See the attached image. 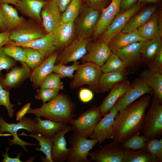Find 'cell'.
Here are the masks:
<instances>
[{"label":"cell","instance_id":"cell-12","mask_svg":"<svg viewBox=\"0 0 162 162\" xmlns=\"http://www.w3.org/2000/svg\"><path fill=\"white\" fill-rule=\"evenodd\" d=\"M91 40V38H76L58 54L56 62L65 65L81 59L86 53V46Z\"/></svg>","mask_w":162,"mask_h":162},{"label":"cell","instance_id":"cell-49","mask_svg":"<svg viewBox=\"0 0 162 162\" xmlns=\"http://www.w3.org/2000/svg\"><path fill=\"white\" fill-rule=\"evenodd\" d=\"M108 0H86V3L90 7L100 12L105 8Z\"/></svg>","mask_w":162,"mask_h":162},{"label":"cell","instance_id":"cell-26","mask_svg":"<svg viewBox=\"0 0 162 162\" xmlns=\"http://www.w3.org/2000/svg\"><path fill=\"white\" fill-rule=\"evenodd\" d=\"M146 40L139 35L137 29L128 32H122L116 35L107 44L112 53L135 42Z\"/></svg>","mask_w":162,"mask_h":162},{"label":"cell","instance_id":"cell-17","mask_svg":"<svg viewBox=\"0 0 162 162\" xmlns=\"http://www.w3.org/2000/svg\"><path fill=\"white\" fill-rule=\"evenodd\" d=\"M62 13L54 0H48L40 12L42 25L47 33H52L61 23Z\"/></svg>","mask_w":162,"mask_h":162},{"label":"cell","instance_id":"cell-6","mask_svg":"<svg viewBox=\"0 0 162 162\" xmlns=\"http://www.w3.org/2000/svg\"><path fill=\"white\" fill-rule=\"evenodd\" d=\"M145 114L142 131L147 140L162 135V104L154 97Z\"/></svg>","mask_w":162,"mask_h":162},{"label":"cell","instance_id":"cell-21","mask_svg":"<svg viewBox=\"0 0 162 162\" xmlns=\"http://www.w3.org/2000/svg\"><path fill=\"white\" fill-rule=\"evenodd\" d=\"M131 87V83L127 79L119 82L113 86L109 94L98 107L102 116L109 113L117 100Z\"/></svg>","mask_w":162,"mask_h":162},{"label":"cell","instance_id":"cell-18","mask_svg":"<svg viewBox=\"0 0 162 162\" xmlns=\"http://www.w3.org/2000/svg\"><path fill=\"white\" fill-rule=\"evenodd\" d=\"M6 44L35 49L40 52L44 60L54 53L57 50L54 44L52 33H47L41 38L28 42L21 43L10 40Z\"/></svg>","mask_w":162,"mask_h":162},{"label":"cell","instance_id":"cell-46","mask_svg":"<svg viewBox=\"0 0 162 162\" xmlns=\"http://www.w3.org/2000/svg\"><path fill=\"white\" fill-rule=\"evenodd\" d=\"M16 64V61L6 55L0 49V79L3 76L1 73L3 70H9Z\"/></svg>","mask_w":162,"mask_h":162},{"label":"cell","instance_id":"cell-39","mask_svg":"<svg viewBox=\"0 0 162 162\" xmlns=\"http://www.w3.org/2000/svg\"><path fill=\"white\" fill-rule=\"evenodd\" d=\"M101 68L103 73L119 70H125L122 61L116 54L113 53H112Z\"/></svg>","mask_w":162,"mask_h":162},{"label":"cell","instance_id":"cell-50","mask_svg":"<svg viewBox=\"0 0 162 162\" xmlns=\"http://www.w3.org/2000/svg\"><path fill=\"white\" fill-rule=\"evenodd\" d=\"M10 147L6 146V152L5 153H2V155L3 157L2 162H23L20 159V157L22 154L21 152L17 154L16 158H11L8 155V152Z\"/></svg>","mask_w":162,"mask_h":162},{"label":"cell","instance_id":"cell-13","mask_svg":"<svg viewBox=\"0 0 162 162\" xmlns=\"http://www.w3.org/2000/svg\"><path fill=\"white\" fill-rule=\"evenodd\" d=\"M36 122L35 118L32 119L25 116L18 123L9 124L7 122L2 116H0V134L3 132H8L10 134L8 135L13 136V140L8 139V143L10 146L13 144L20 145L22 143V140L18 136V131L21 129H24L30 133H34Z\"/></svg>","mask_w":162,"mask_h":162},{"label":"cell","instance_id":"cell-31","mask_svg":"<svg viewBox=\"0 0 162 162\" xmlns=\"http://www.w3.org/2000/svg\"><path fill=\"white\" fill-rule=\"evenodd\" d=\"M17 10L8 4H0V12L6 30H11L25 19L19 16Z\"/></svg>","mask_w":162,"mask_h":162},{"label":"cell","instance_id":"cell-59","mask_svg":"<svg viewBox=\"0 0 162 162\" xmlns=\"http://www.w3.org/2000/svg\"><path fill=\"white\" fill-rule=\"evenodd\" d=\"M2 32V31L1 29V28H0V32Z\"/></svg>","mask_w":162,"mask_h":162},{"label":"cell","instance_id":"cell-58","mask_svg":"<svg viewBox=\"0 0 162 162\" xmlns=\"http://www.w3.org/2000/svg\"><path fill=\"white\" fill-rule=\"evenodd\" d=\"M84 2H86V0H82Z\"/></svg>","mask_w":162,"mask_h":162},{"label":"cell","instance_id":"cell-28","mask_svg":"<svg viewBox=\"0 0 162 162\" xmlns=\"http://www.w3.org/2000/svg\"><path fill=\"white\" fill-rule=\"evenodd\" d=\"M140 36L146 40L161 38L162 35V23L158 16L153 15L144 24L137 29Z\"/></svg>","mask_w":162,"mask_h":162},{"label":"cell","instance_id":"cell-52","mask_svg":"<svg viewBox=\"0 0 162 162\" xmlns=\"http://www.w3.org/2000/svg\"><path fill=\"white\" fill-rule=\"evenodd\" d=\"M10 30H6L0 32V49L8 43L10 40Z\"/></svg>","mask_w":162,"mask_h":162},{"label":"cell","instance_id":"cell-19","mask_svg":"<svg viewBox=\"0 0 162 162\" xmlns=\"http://www.w3.org/2000/svg\"><path fill=\"white\" fill-rule=\"evenodd\" d=\"M71 130V126L67 125L64 129L57 132L53 137L51 157L53 162H64L66 160L71 148H67L64 136Z\"/></svg>","mask_w":162,"mask_h":162},{"label":"cell","instance_id":"cell-10","mask_svg":"<svg viewBox=\"0 0 162 162\" xmlns=\"http://www.w3.org/2000/svg\"><path fill=\"white\" fill-rule=\"evenodd\" d=\"M120 144L113 141L99 149L90 152L89 160L95 162H124L125 150Z\"/></svg>","mask_w":162,"mask_h":162},{"label":"cell","instance_id":"cell-7","mask_svg":"<svg viewBox=\"0 0 162 162\" xmlns=\"http://www.w3.org/2000/svg\"><path fill=\"white\" fill-rule=\"evenodd\" d=\"M102 116L98 107L93 106L82 112L79 118L70 122L71 130L75 134L87 138L90 137Z\"/></svg>","mask_w":162,"mask_h":162},{"label":"cell","instance_id":"cell-14","mask_svg":"<svg viewBox=\"0 0 162 162\" xmlns=\"http://www.w3.org/2000/svg\"><path fill=\"white\" fill-rule=\"evenodd\" d=\"M87 52L81 59L83 63L89 62L102 66L112 52L106 43L90 41L86 46Z\"/></svg>","mask_w":162,"mask_h":162},{"label":"cell","instance_id":"cell-54","mask_svg":"<svg viewBox=\"0 0 162 162\" xmlns=\"http://www.w3.org/2000/svg\"><path fill=\"white\" fill-rule=\"evenodd\" d=\"M72 0H54L60 12H63Z\"/></svg>","mask_w":162,"mask_h":162},{"label":"cell","instance_id":"cell-15","mask_svg":"<svg viewBox=\"0 0 162 162\" xmlns=\"http://www.w3.org/2000/svg\"><path fill=\"white\" fill-rule=\"evenodd\" d=\"M143 42H134L116 52V54L123 62L128 73H135L139 69L142 62L140 50Z\"/></svg>","mask_w":162,"mask_h":162},{"label":"cell","instance_id":"cell-45","mask_svg":"<svg viewBox=\"0 0 162 162\" xmlns=\"http://www.w3.org/2000/svg\"><path fill=\"white\" fill-rule=\"evenodd\" d=\"M59 91L54 89L40 88L37 90L35 98L42 100L43 104L55 97L58 94Z\"/></svg>","mask_w":162,"mask_h":162},{"label":"cell","instance_id":"cell-60","mask_svg":"<svg viewBox=\"0 0 162 162\" xmlns=\"http://www.w3.org/2000/svg\"></svg>","mask_w":162,"mask_h":162},{"label":"cell","instance_id":"cell-3","mask_svg":"<svg viewBox=\"0 0 162 162\" xmlns=\"http://www.w3.org/2000/svg\"><path fill=\"white\" fill-rule=\"evenodd\" d=\"M70 85L71 89H75L85 85L97 94L99 93V82L103 74L101 67L92 63L86 62L79 64Z\"/></svg>","mask_w":162,"mask_h":162},{"label":"cell","instance_id":"cell-34","mask_svg":"<svg viewBox=\"0 0 162 162\" xmlns=\"http://www.w3.org/2000/svg\"><path fill=\"white\" fill-rule=\"evenodd\" d=\"M18 135L27 136L36 139L39 142V145L40 146V148L37 147L34 151H41L45 155V158L42 156H41L42 162H53L51 157V151L53 143L52 138L46 137L35 133L27 134L22 131L21 134Z\"/></svg>","mask_w":162,"mask_h":162},{"label":"cell","instance_id":"cell-32","mask_svg":"<svg viewBox=\"0 0 162 162\" xmlns=\"http://www.w3.org/2000/svg\"><path fill=\"white\" fill-rule=\"evenodd\" d=\"M157 8L156 5L152 6L143 9L138 14H134L130 19L121 31L129 32L136 29L151 18Z\"/></svg>","mask_w":162,"mask_h":162},{"label":"cell","instance_id":"cell-24","mask_svg":"<svg viewBox=\"0 0 162 162\" xmlns=\"http://www.w3.org/2000/svg\"><path fill=\"white\" fill-rule=\"evenodd\" d=\"M58 55V52H55L45 59L38 67L33 70L29 77L33 88H36L40 87L46 77L52 72Z\"/></svg>","mask_w":162,"mask_h":162},{"label":"cell","instance_id":"cell-27","mask_svg":"<svg viewBox=\"0 0 162 162\" xmlns=\"http://www.w3.org/2000/svg\"><path fill=\"white\" fill-rule=\"evenodd\" d=\"M139 75L153 91L154 97L162 104V72L148 69L141 71Z\"/></svg>","mask_w":162,"mask_h":162},{"label":"cell","instance_id":"cell-30","mask_svg":"<svg viewBox=\"0 0 162 162\" xmlns=\"http://www.w3.org/2000/svg\"><path fill=\"white\" fill-rule=\"evenodd\" d=\"M37 120L34 129V133L52 138L58 131L64 129L67 124L50 120H44L36 116Z\"/></svg>","mask_w":162,"mask_h":162},{"label":"cell","instance_id":"cell-29","mask_svg":"<svg viewBox=\"0 0 162 162\" xmlns=\"http://www.w3.org/2000/svg\"><path fill=\"white\" fill-rule=\"evenodd\" d=\"M128 74L125 69L103 73L99 82V93L109 91L116 84L127 79Z\"/></svg>","mask_w":162,"mask_h":162},{"label":"cell","instance_id":"cell-37","mask_svg":"<svg viewBox=\"0 0 162 162\" xmlns=\"http://www.w3.org/2000/svg\"><path fill=\"white\" fill-rule=\"evenodd\" d=\"M22 48L26 57V63L31 69L36 68L44 61L41 54L36 50L26 47Z\"/></svg>","mask_w":162,"mask_h":162},{"label":"cell","instance_id":"cell-47","mask_svg":"<svg viewBox=\"0 0 162 162\" xmlns=\"http://www.w3.org/2000/svg\"><path fill=\"white\" fill-rule=\"evenodd\" d=\"M148 67L151 70L162 72V46L160 48L155 57Z\"/></svg>","mask_w":162,"mask_h":162},{"label":"cell","instance_id":"cell-38","mask_svg":"<svg viewBox=\"0 0 162 162\" xmlns=\"http://www.w3.org/2000/svg\"><path fill=\"white\" fill-rule=\"evenodd\" d=\"M147 140L143 135H133L122 142L121 147L126 150L136 151L144 148Z\"/></svg>","mask_w":162,"mask_h":162},{"label":"cell","instance_id":"cell-11","mask_svg":"<svg viewBox=\"0 0 162 162\" xmlns=\"http://www.w3.org/2000/svg\"><path fill=\"white\" fill-rule=\"evenodd\" d=\"M131 88L116 103L114 106L118 111L125 108L130 104L142 96L148 94L154 96V91L140 78L134 79Z\"/></svg>","mask_w":162,"mask_h":162},{"label":"cell","instance_id":"cell-20","mask_svg":"<svg viewBox=\"0 0 162 162\" xmlns=\"http://www.w3.org/2000/svg\"><path fill=\"white\" fill-rule=\"evenodd\" d=\"M20 63L21 67L12 68L0 79V82L5 89L9 91L12 88L20 85L26 79L29 78L32 72L31 68L26 63Z\"/></svg>","mask_w":162,"mask_h":162},{"label":"cell","instance_id":"cell-5","mask_svg":"<svg viewBox=\"0 0 162 162\" xmlns=\"http://www.w3.org/2000/svg\"><path fill=\"white\" fill-rule=\"evenodd\" d=\"M10 32V40L21 43L32 41L47 33L42 24L29 18L25 19Z\"/></svg>","mask_w":162,"mask_h":162},{"label":"cell","instance_id":"cell-48","mask_svg":"<svg viewBox=\"0 0 162 162\" xmlns=\"http://www.w3.org/2000/svg\"><path fill=\"white\" fill-rule=\"evenodd\" d=\"M79 99L83 103H88L93 98L94 94L90 89L81 88L79 93Z\"/></svg>","mask_w":162,"mask_h":162},{"label":"cell","instance_id":"cell-41","mask_svg":"<svg viewBox=\"0 0 162 162\" xmlns=\"http://www.w3.org/2000/svg\"><path fill=\"white\" fill-rule=\"evenodd\" d=\"M157 159L162 162V139H151L147 140L144 147Z\"/></svg>","mask_w":162,"mask_h":162},{"label":"cell","instance_id":"cell-2","mask_svg":"<svg viewBox=\"0 0 162 162\" xmlns=\"http://www.w3.org/2000/svg\"><path fill=\"white\" fill-rule=\"evenodd\" d=\"M75 105L66 94H59L39 108H30L27 113L43 117L53 121L70 124L75 115Z\"/></svg>","mask_w":162,"mask_h":162},{"label":"cell","instance_id":"cell-4","mask_svg":"<svg viewBox=\"0 0 162 162\" xmlns=\"http://www.w3.org/2000/svg\"><path fill=\"white\" fill-rule=\"evenodd\" d=\"M101 12L82 3L79 13L74 21L76 38H91L99 19Z\"/></svg>","mask_w":162,"mask_h":162},{"label":"cell","instance_id":"cell-22","mask_svg":"<svg viewBox=\"0 0 162 162\" xmlns=\"http://www.w3.org/2000/svg\"><path fill=\"white\" fill-rule=\"evenodd\" d=\"M121 0H112L110 4L101 11V14L93 35L98 38L108 28L116 16L120 12Z\"/></svg>","mask_w":162,"mask_h":162},{"label":"cell","instance_id":"cell-9","mask_svg":"<svg viewBox=\"0 0 162 162\" xmlns=\"http://www.w3.org/2000/svg\"><path fill=\"white\" fill-rule=\"evenodd\" d=\"M143 5L137 2L129 9L119 13L107 29L98 38V40L107 44L116 35L122 31L130 19L141 9Z\"/></svg>","mask_w":162,"mask_h":162},{"label":"cell","instance_id":"cell-1","mask_svg":"<svg viewBox=\"0 0 162 162\" xmlns=\"http://www.w3.org/2000/svg\"><path fill=\"white\" fill-rule=\"evenodd\" d=\"M151 97L150 94L141 97L118 111L113 125V141L121 144L133 135L140 134Z\"/></svg>","mask_w":162,"mask_h":162},{"label":"cell","instance_id":"cell-33","mask_svg":"<svg viewBox=\"0 0 162 162\" xmlns=\"http://www.w3.org/2000/svg\"><path fill=\"white\" fill-rule=\"evenodd\" d=\"M161 46V38H153L143 41L140 52L147 66L152 61Z\"/></svg>","mask_w":162,"mask_h":162},{"label":"cell","instance_id":"cell-55","mask_svg":"<svg viewBox=\"0 0 162 162\" xmlns=\"http://www.w3.org/2000/svg\"><path fill=\"white\" fill-rule=\"evenodd\" d=\"M20 0H0V4H11L16 6L19 2Z\"/></svg>","mask_w":162,"mask_h":162},{"label":"cell","instance_id":"cell-57","mask_svg":"<svg viewBox=\"0 0 162 162\" xmlns=\"http://www.w3.org/2000/svg\"><path fill=\"white\" fill-rule=\"evenodd\" d=\"M0 28L2 32L6 30V28L4 23L0 12Z\"/></svg>","mask_w":162,"mask_h":162},{"label":"cell","instance_id":"cell-43","mask_svg":"<svg viewBox=\"0 0 162 162\" xmlns=\"http://www.w3.org/2000/svg\"><path fill=\"white\" fill-rule=\"evenodd\" d=\"M40 87L56 89L60 91L63 89V84L57 74L51 73L46 77Z\"/></svg>","mask_w":162,"mask_h":162},{"label":"cell","instance_id":"cell-8","mask_svg":"<svg viewBox=\"0 0 162 162\" xmlns=\"http://www.w3.org/2000/svg\"><path fill=\"white\" fill-rule=\"evenodd\" d=\"M69 143L71 146L70 152L66 161L67 162H90L88 158L90 151L98 142L96 139L79 136L74 133L69 137Z\"/></svg>","mask_w":162,"mask_h":162},{"label":"cell","instance_id":"cell-56","mask_svg":"<svg viewBox=\"0 0 162 162\" xmlns=\"http://www.w3.org/2000/svg\"><path fill=\"white\" fill-rule=\"evenodd\" d=\"M160 0H138V2L142 4L149 3H156L158 2Z\"/></svg>","mask_w":162,"mask_h":162},{"label":"cell","instance_id":"cell-16","mask_svg":"<svg viewBox=\"0 0 162 162\" xmlns=\"http://www.w3.org/2000/svg\"><path fill=\"white\" fill-rule=\"evenodd\" d=\"M118 112L115 107L114 106L108 114L104 116L95 127L90 137L92 139L97 140L98 145L105 140L113 139V125L115 117Z\"/></svg>","mask_w":162,"mask_h":162},{"label":"cell","instance_id":"cell-42","mask_svg":"<svg viewBox=\"0 0 162 162\" xmlns=\"http://www.w3.org/2000/svg\"><path fill=\"white\" fill-rule=\"evenodd\" d=\"M1 49L6 55L16 61L26 63V57L22 47L18 46L6 44Z\"/></svg>","mask_w":162,"mask_h":162},{"label":"cell","instance_id":"cell-53","mask_svg":"<svg viewBox=\"0 0 162 162\" xmlns=\"http://www.w3.org/2000/svg\"><path fill=\"white\" fill-rule=\"evenodd\" d=\"M30 103H27L20 110L17 112L16 116V121H20L23 118L30 108Z\"/></svg>","mask_w":162,"mask_h":162},{"label":"cell","instance_id":"cell-23","mask_svg":"<svg viewBox=\"0 0 162 162\" xmlns=\"http://www.w3.org/2000/svg\"><path fill=\"white\" fill-rule=\"evenodd\" d=\"M53 43L57 49H63L76 37L74 22H63L52 32Z\"/></svg>","mask_w":162,"mask_h":162},{"label":"cell","instance_id":"cell-51","mask_svg":"<svg viewBox=\"0 0 162 162\" xmlns=\"http://www.w3.org/2000/svg\"><path fill=\"white\" fill-rule=\"evenodd\" d=\"M138 0H121L120 5L121 12L125 11L134 6Z\"/></svg>","mask_w":162,"mask_h":162},{"label":"cell","instance_id":"cell-36","mask_svg":"<svg viewBox=\"0 0 162 162\" xmlns=\"http://www.w3.org/2000/svg\"><path fill=\"white\" fill-rule=\"evenodd\" d=\"M83 2L82 0H72L62 14V22H74L79 14Z\"/></svg>","mask_w":162,"mask_h":162},{"label":"cell","instance_id":"cell-25","mask_svg":"<svg viewBox=\"0 0 162 162\" xmlns=\"http://www.w3.org/2000/svg\"><path fill=\"white\" fill-rule=\"evenodd\" d=\"M47 0H20L19 3L14 7L23 15L42 25L40 12Z\"/></svg>","mask_w":162,"mask_h":162},{"label":"cell","instance_id":"cell-35","mask_svg":"<svg viewBox=\"0 0 162 162\" xmlns=\"http://www.w3.org/2000/svg\"><path fill=\"white\" fill-rule=\"evenodd\" d=\"M124 162H158L156 158L145 148L138 151L125 150Z\"/></svg>","mask_w":162,"mask_h":162},{"label":"cell","instance_id":"cell-40","mask_svg":"<svg viewBox=\"0 0 162 162\" xmlns=\"http://www.w3.org/2000/svg\"><path fill=\"white\" fill-rule=\"evenodd\" d=\"M80 62L78 61L74 62L72 65L66 66L61 63H58L54 66L52 72L57 74L60 78L67 77L73 79L74 73L78 68Z\"/></svg>","mask_w":162,"mask_h":162},{"label":"cell","instance_id":"cell-44","mask_svg":"<svg viewBox=\"0 0 162 162\" xmlns=\"http://www.w3.org/2000/svg\"><path fill=\"white\" fill-rule=\"evenodd\" d=\"M9 93V91L3 88L0 82V105L3 106L6 108L8 115L10 118H11L14 114V110L13 107L21 103L16 104H12L10 101Z\"/></svg>","mask_w":162,"mask_h":162}]
</instances>
